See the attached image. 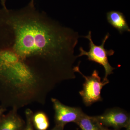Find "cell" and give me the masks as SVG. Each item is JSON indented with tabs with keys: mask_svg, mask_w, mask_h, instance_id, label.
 Instances as JSON below:
<instances>
[{
	"mask_svg": "<svg viewBox=\"0 0 130 130\" xmlns=\"http://www.w3.org/2000/svg\"><path fill=\"white\" fill-rule=\"evenodd\" d=\"M18 109L12 108L0 118V130H24L26 121L18 113Z\"/></svg>",
	"mask_w": 130,
	"mask_h": 130,
	"instance_id": "8992f818",
	"label": "cell"
},
{
	"mask_svg": "<svg viewBox=\"0 0 130 130\" xmlns=\"http://www.w3.org/2000/svg\"><path fill=\"white\" fill-rule=\"evenodd\" d=\"M107 20L111 25L118 31L120 34L125 31L130 32V29L125 16L118 11H110L106 14Z\"/></svg>",
	"mask_w": 130,
	"mask_h": 130,
	"instance_id": "52a82bcc",
	"label": "cell"
},
{
	"mask_svg": "<svg viewBox=\"0 0 130 130\" xmlns=\"http://www.w3.org/2000/svg\"><path fill=\"white\" fill-rule=\"evenodd\" d=\"M32 122L35 129L47 130L49 126V120L46 114L42 111L33 113Z\"/></svg>",
	"mask_w": 130,
	"mask_h": 130,
	"instance_id": "9c48e42d",
	"label": "cell"
},
{
	"mask_svg": "<svg viewBox=\"0 0 130 130\" xmlns=\"http://www.w3.org/2000/svg\"><path fill=\"white\" fill-rule=\"evenodd\" d=\"M1 1V4L2 5V7L3 8H7L6 7V0H0Z\"/></svg>",
	"mask_w": 130,
	"mask_h": 130,
	"instance_id": "4fadbf2b",
	"label": "cell"
},
{
	"mask_svg": "<svg viewBox=\"0 0 130 130\" xmlns=\"http://www.w3.org/2000/svg\"><path fill=\"white\" fill-rule=\"evenodd\" d=\"M64 126H63L55 125L53 128L51 130H64Z\"/></svg>",
	"mask_w": 130,
	"mask_h": 130,
	"instance_id": "7c38bea8",
	"label": "cell"
},
{
	"mask_svg": "<svg viewBox=\"0 0 130 130\" xmlns=\"http://www.w3.org/2000/svg\"><path fill=\"white\" fill-rule=\"evenodd\" d=\"M29 4L31 6H35V5H34V0H30V2L29 3Z\"/></svg>",
	"mask_w": 130,
	"mask_h": 130,
	"instance_id": "5bb4252c",
	"label": "cell"
},
{
	"mask_svg": "<svg viewBox=\"0 0 130 130\" xmlns=\"http://www.w3.org/2000/svg\"><path fill=\"white\" fill-rule=\"evenodd\" d=\"M0 16L9 45L26 66L57 84L76 78L78 32L29 4L16 10L2 8Z\"/></svg>",
	"mask_w": 130,
	"mask_h": 130,
	"instance_id": "6da1fadb",
	"label": "cell"
},
{
	"mask_svg": "<svg viewBox=\"0 0 130 130\" xmlns=\"http://www.w3.org/2000/svg\"><path fill=\"white\" fill-rule=\"evenodd\" d=\"M33 112L30 108H27L25 111L26 125L24 130H35L32 122Z\"/></svg>",
	"mask_w": 130,
	"mask_h": 130,
	"instance_id": "30bf717a",
	"label": "cell"
},
{
	"mask_svg": "<svg viewBox=\"0 0 130 130\" xmlns=\"http://www.w3.org/2000/svg\"><path fill=\"white\" fill-rule=\"evenodd\" d=\"M109 33H107L102 40V44L98 46L93 42L91 38V32L90 31L88 35L84 37L89 41V50L88 51H85L82 47H80L79 49L80 53L77 56L78 58L85 55L87 56L89 60L95 62L102 66L105 70V76L103 79L104 81L108 80V77L113 73V71L115 69L110 64L108 60V56L113 55L115 51L113 50H108L104 47L105 43L109 38Z\"/></svg>",
	"mask_w": 130,
	"mask_h": 130,
	"instance_id": "7a4b0ae2",
	"label": "cell"
},
{
	"mask_svg": "<svg viewBox=\"0 0 130 130\" xmlns=\"http://www.w3.org/2000/svg\"><path fill=\"white\" fill-rule=\"evenodd\" d=\"M7 110V108L0 105V118L4 114L5 112Z\"/></svg>",
	"mask_w": 130,
	"mask_h": 130,
	"instance_id": "8fae6325",
	"label": "cell"
},
{
	"mask_svg": "<svg viewBox=\"0 0 130 130\" xmlns=\"http://www.w3.org/2000/svg\"><path fill=\"white\" fill-rule=\"evenodd\" d=\"M95 117L105 127H112L115 130H119L122 128L130 130L129 114L120 108H109L102 114Z\"/></svg>",
	"mask_w": 130,
	"mask_h": 130,
	"instance_id": "277c9868",
	"label": "cell"
},
{
	"mask_svg": "<svg viewBox=\"0 0 130 130\" xmlns=\"http://www.w3.org/2000/svg\"><path fill=\"white\" fill-rule=\"evenodd\" d=\"M79 63L77 66L74 67V72L79 73L85 79L83 89L79 91V94L85 105L89 106L94 103L102 101L101 91L103 86L109 83V81L108 80L101 81L99 72L96 70L93 71L91 76H85L79 70Z\"/></svg>",
	"mask_w": 130,
	"mask_h": 130,
	"instance_id": "3957f363",
	"label": "cell"
},
{
	"mask_svg": "<svg viewBox=\"0 0 130 130\" xmlns=\"http://www.w3.org/2000/svg\"><path fill=\"white\" fill-rule=\"evenodd\" d=\"M102 130H111L110 129H108L107 128V127H105V126H103L102 128Z\"/></svg>",
	"mask_w": 130,
	"mask_h": 130,
	"instance_id": "9a60e30c",
	"label": "cell"
},
{
	"mask_svg": "<svg viewBox=\"0 0 130 130\" xmlns=\"http://www.w3.org/2000/svg\"><path fill=\"white\" fill-rule=\"evenodd\" d=\"M51 101L55 111V125L64 126L68 123L76 124L84 113L81 108L66 106L56 98H52Z\"/></svg>",
	"mask_w": 130,
	"mask_h": 130,
	"instance_id": "5b68a950",
	"label": "cell"
},
{
	"mask_svg": "<svg viewBox=\"0 0 130 130\" xmlns=\"http://www.w3.org/2000/svg\"><path fill=\"white\" fill-rule=\"evenodd\" d=\"M76 124L82 130H102L103 126L95 116H88L85 113Z\"/></svg>",
	"mask_w": 130,
	"mask_h": 130,
	"instance_id": "ba28073f",
	"label": "cell"
}]
</instances>
